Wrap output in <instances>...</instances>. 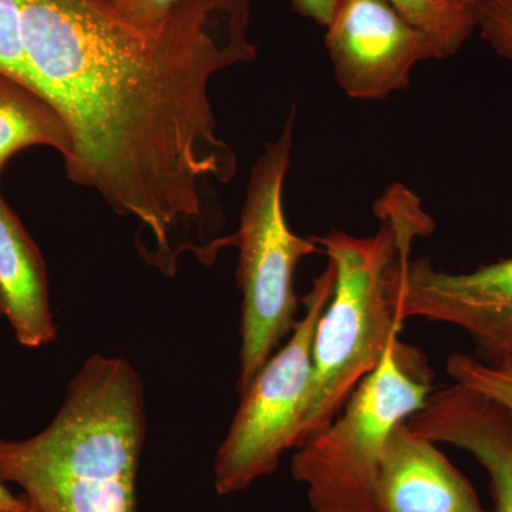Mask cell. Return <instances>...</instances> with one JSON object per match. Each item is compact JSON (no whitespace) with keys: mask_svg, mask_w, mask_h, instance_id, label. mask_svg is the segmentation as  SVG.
<instances>
[{"mask_svg":"<svg viewBox=\"0 0 512 512\" xmlns=\"http://www.w3.org/2000/svg\"><path fill=\"white\" fill-rule=\"evenodd\" d=\"M249 0H181L158 25L119 18L106 0H23L30 82L69 130V180L140 225L141 254L163 274L207 242L211 187L237 157L217 134L210 83L256 57Z\"/></svg>","mask_w":512,"mask_h":512,"instance_id":"cell-1","label":"cell"},{"mask_svg":"<svg viewBox=\"0 0 512 512\" xmlns=\"http://www.w3.org/2000/svg\"><path fill=\"white\" fill-rule=\"evenodd\" d=\"M146 431L136 369L121 357L93 355L45 430L25 440L0 437V480L43 512H137Z\"/></svg>","mask_w":512,"mask_h":512,"instance_id":"cell-2","label":"cell"},{"mask_svg":"<svg viewBox=\"0 0 512 512\" xmlns=\"http://www.w3.org/2000/svg\"><path fill=\"white\" fill-rule=\"evenodd\" d=\"M379 228L369 237L330 231L315 238L335 268V285L313 340V373L295 448L329 426L350 394L399 339L404 274L414 242L434 221L421 200L393 184L377 200Z\"/></svg>","mask_w":512,"mask_h":512,"instance_id":"cell-3","label":"cell"},{"mask_svg":"<svg viewBox=\"0 0 512 512\" xmlns=\"http://www.w3.org/2000/svg\"><path fill=\"white\" fill-rule=\"evenodd\" d=\"M433 390L419 350L394 340L335 420L296 448L292 476L312 512H377L376 483L387 441L423 409Z\"/></svg>","mask_w":512,"mask_h":512,"instance_id":"cell-4","label":"cell"},{"mask_svg":"<svg viewBox=\"0 0 512 512\" xmlns=\"http://www.w3.org/2000/svg\"><path fill=\"white\" fill-rule=\"evenodd\" d=\"M295 116L293 109L281 136L266 144L252 168L238 231L214 244L215 254L225 247L239 251V394L274 355L282 339L291 335L298 309L293 291L296 266L306 256L320 254L315 238L295 234L285 217L284 184L291 165Z\"/></svg>","mask_w":512,"mask_h":512,"instance_id":"cell-5","label":"cell"},{"mask_svg":"<svg viewBox=\"0 0 512 512\" xmlns=\"http://www.w3.org/2000/svg\"><path fill=\"white\" fill-rule=\"evenodd\" d=\"M335 285V268L313 279L303 296L305 315L284 348L269 357L241 396L237 413L214 461L215 490L231 495L274 473L282 454L295 448L313 373L316 326Z\"/></svg>","mask_w":512,"mask_h":512,"instance_id":"cell-6","label":"cell"},{"mask_svg":"<svg viewBox=\"0 0 512 512\" xmlns=\"http://www.w3.org/2000/svg\"><path fill=\"white\" fill-rule=\"evenodd\" d=\"M326 33L340 89L356 100H382L410 84L414 67L441 59L439 49L389 0H339Z\"/></svg>","mask_w":512,"mask_h":512,"instance_id":"cell-7","label":"cell"},{"mask_svg":"<svg viewBox=\"0 0 512 512\" xmlns=\"http://www.w3.org/2000/svg\"><path fill=\"white\" fill-rule=\"evenodd\" d=\"M404 320L423 318L466 330L477 359L495 366L512 352V258L450 274L412 259L404 274Z\"/></svg>","mask_w":512,"mask_h":512,"instance_id":"cell-8","label":"cell"},{"mask_svg":"<svg viewBox=\"0 0 512 512\" xmlns=\"http://www.w3.org/2000/svg\"><path fill=\"white\" fill-rule=\"evenodd\" d=\"M407 426L473 454L490 477L494 511L512 512V416L503 406L454 383L431 393Z\"/></svg>","mask_w":512,"mask_h":512,"instance_id":"cell-9","label":"cell"},{"mask_svg":"<svg viewBox=\"0 0 512 512\" xmlns=\"http://www.w3.org/2000/svg\"><path fill=\"white\" fill-rule=\"evenodd\" d=\"M406 421L392 431L384 450L377 512H487L473 485L436 441L413 433Z\"/></svg>","mask_w":512,"mask_h":512,"instance_id":"cell-10","label":"cell"},{"mask_svg":"<svg viewBox=\"0 0 512 512\" xmlns=\"http://www.w3.org/2000/svg\"><path fill=\"white\" fill-rule=\"evenodd\" d=\"M0 303L23 348L50 345L57 326L50 306L45 259L0 194Z\"/></svg>","mask_w":512,"mask_h":512,"instance_id":"cell-11","label":"cell"},{"mask_svg":"<svg viewBox=\"0 0 512 512\" xmlns=\"http://www.w3.org/2000/svg\"><path fill=\"white\" fill-rule=\"evenodd\" d=\"M32 146L55 148L66 158L69 130L42 93L0 72V173L13 154Z\"/></svg>","mask_w":512,"mask_h":512,"instance_id":"cell-12","label":"cell"},{"mask_svg":"<svg viewBox=\"0 0 512 512\" xmlns=\"http://www.w3.org/2000/svg\"><path fill=\"white\" fill-rule=\"evenodd\" d=\"M393 8L421 30L439 49L441 59L453 56L476 29L473 8L451 0H389Z\"/></svg>","mask_w":512,"mask_h":512,"instance_id":"cell-13","label":"cell"},{"mask_svg":"<svg viewBox=\"0 0 512 512\" xmlns=\"http://www.w3.org/2000/svg\"><path fill=\"white\" fill-rule=\"evenodd\" d=\"M447 372L454 383L483 394L503 406L512 416V375L481 362L476 356L454 353L448 357Z\"/></svg>","mask_w":512,"mask_h":512,"instance_id":"cell-14","label":"cell"},{"mask_svg":"<svg viewBox=\"0 0 512 512\" xmlns=\"http://www.w3.org/2000/svg\"><path fill=\"white\" fill-rule=\"evenodd\" d=\"M22 6L23 0H0V72L33 87L23 45Z\"/></svg>","mask_w":512,"mask_h":512,"instance_id":"cell-15","label":"cell"},{"mask_svg":"<svg viewBox=\"0 0 512 512\" xmlns=\"http://www.w3.org/2000/svg\"><path fill=\"white\" fill-rule=\"evenodd\" d=\"M473 13L485 42L512 63V0H480Z\"/></svg>","mask_w":512,"mask_h":512,"instance_id":"cell-16","label":"cell"},{"mask_svg":"<svg viewBox=\"0 0 512 512\" xmlns=\"http://www.w3.org/2000/svg\"><path fill=\"white\" fill-rule=\"evenodd\" d=\"M119 18L131 25L148 28L158 25L181 0H106Z\"/></svg>","mask_w":512,"mask_h":512,"instance_id":"cell-17","label":"cell"},{"mask_svg":"<svg viewBox=\"0 0 512 512\" xmlns=\"http://www.w3.org/2000/svg\"><path fill=\"white\" fill-rule=\"evenodd\" d=\"M292 3L296 12L315 20L319 25L328 26L339 0H292Z\"/></svg>","mask_w":512,"mask_h":512,"instance_id":"cell-18","label":"cell"},{"mask_svg":"<svg viewBox=\"0 0 512 512\" xmlns=\"http://www.w3.org/2000/svg\"><path fill=\"white\" fill-rule=\"evenodd\" d=\"M26 507V498H18L10 493L6 484L0 480V512H23Z\"/></svg>","mask_w":512,"mask_h":512,"instance_id":"cell-19","label":"cell"},{"mask_svg":"<svg viewBox=\"0 0 512 512\" xmlns=\"http://www.w3.org/2000/svg\"><path fill=\"white\" fill-rule=\"evenodd\" d=\"M494 367H497V369L503 370V372H507L512 375V352L508 353V355L505 356L504 359Z\"/></svg>","mask_w":512,"mask_h":512,"instance_id":"cell-20","label":"cell"},{"mask_svg":"<svg viewBox=\"0 0 512 512\" xmlns=\"http://www.w3.org/2000/svg\"><path fill=\"white\" fill-rule=\"evenodd\" d=\"M451 2L457 3L460 6H466V8H473L480 0H451Z\"/></svg>","mask_w":512,"mask_h":512,"instance_id":"cell-21","label":"cell"},{"mask_svg":"<svg viewBox=\"0 0 512 512\" xmlns=\"http://www.w3.org/2000/svg\"><path fill=\"white\" fill-rule=\"evenodd\" d=\"M26 503H28V507H26L25 512H43L42 510H39L35 504L30 503V501L26 500Z\"/></svg>","mask_w":512,"mask_h":512,"instance_id":"cell-22","label":"cell"},{"mask_svg":"<svg viewBox=\"0 0 512 512\" xmlns=\"http://www.w3.org/2000/svg\"><path fill=\"white\" fill-rule=\"evenodd\" d=\"M0 316H3V308H2V303H0Z\"/></svg>","mask_w":512,"mask_h":512,"instance_id":"cell-23","label":"cell"},{"mask_svg":"<svg viewBox=\"0 0 512 512\" xmlns=\"http://www.w3.org/2000/svg\"><path fill=\"white\" fill-rule=\"evenodd\" d=\"M23 512H25V511H23Z\"/></svg>","mask_w":512,"mask_h":512,"instance_id":"cell-24","label":"cell"}]
</instances>
